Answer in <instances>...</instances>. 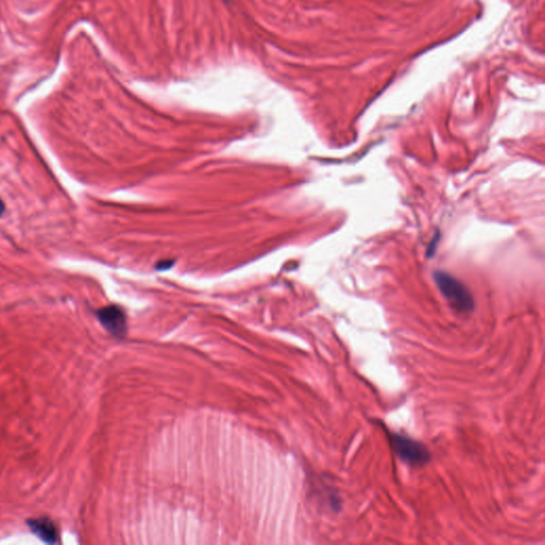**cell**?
I'll list each match as a JSON object with an SVG mask.
<instances>
[{
    "mask_svg": "<svg viewBox=\"0 0 545 545\" xmlns=\"http://www.w3.org/2000/svg\"><path fill=\"white\" fill-rule=\"evenodd\" d=\"M434 277L439 290L455 310L463 313L473 311V296L463 282L445 272H436Z\"/></svg>",
    "mask_w": 545,
    "mask_h": 545,
    "instance_id": "obj_1",
    "label": "cell"
},
{
    "mask_svg": "<svg viewBox=\"0 0 545 545\" xmlns=\"http://www.w3.org/2000/svg\"><path fill=\"white\" fill-rule=\"evenodd\" d=\"M388 438L396 456L410 467H423L430 461L428 449L420 441L398 433H389Z\"/></svg>",
    "mask_w": 545,
    "mask_h": 545,
    "instance_id": "obj_2",
    "label": "cell"
},
{
    "mask_svg": "<svg viewBox=\"0 0 545 545\" xmlns=\"http://www.w3.org/2000/svg\"><path fill=\"white\" fill-rule=\"evenodd\" d=\"M96 317L103 328L113 337H125L127 333V317L123 309L117 305H110L96 311Z\"/></svg>",
    "mask_w": 545,
    "mask_h": 545,
    "instance_id": "obj_3",
    "label": "cell"
},
{
    "mask_svg": "<svg viewBox=\"0 0 545 545\" xmlns=\"http://www.w3.org/2000/svg\"><path fill=\"white\" fill-rule=\"evenodd\" d=\"M30 530L41 540L48 544H57L60 542V534L54 521L46 516L30 518L27 521Z\"/></svg>",
    "mask_w": 545,
    "mask_h": 545,
    "instance_id": "obj_4",
    "label": "cell"
},
{
    "mask_svg": "<svg viewBox=\"0 0 545 545\" xmlns=\"http://www.w3.org/2000/svg\"><path fill=\"white\" fill-rule=\"evenodd\" d=\"M439 238H440V237H439V233H437L436 239H435V238H434V240H433V241H431V244H430V245H429V247H428V256H429V257H430V256L433 255V254H434L435 249H436L437 242H438Z\"/></svg>",
    "mask_w": 545,
    "mask_h": 545,
    "instance_id": "obj_5",
    "label": "cell"
},
{
    "mask_svg": "<svg viewBox=\"0 0 545 545\" xmlns=\"http://www.w3.org/2000/svg\"><path fill=\"white\" fill-rule=\"evenodd\" d=\"M6 211L5 203L0 199V217H3V213Z\"/></svg>",
    "mask_w": 545,
    "mask_h": 545,
    "instance_id": "obj_6",
    "label": "cell"
}]
</instances>
